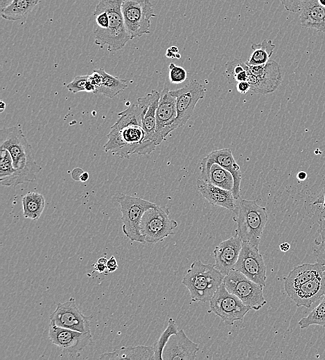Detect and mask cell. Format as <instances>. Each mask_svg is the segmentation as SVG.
<instances>
[{
	"label": "cell",
	"instance_id": "cell-1",
	"mask_svg": "<svg viewBox=\"0 0 325 360\" xmlns=\"http://www.w3.org/2000/svg\"><path fill=\"white\" fill-rule=\"evenodd\" d=\"M153 96L152 90L139 98L137 104L130 105L118 114L117 120L107 135L105 152L128 159L133 154H150L155 150L157 145L153 142L146 141V132L142 127L143 116Z\"/></svg>",
	"mask_w": 325,
	"mask_h": 360
},
{
	"label": "cell",
	"instance_id": "cell-2",
	"mask_svg": "<svg viewBox=\"0 0 325 360\" xmlns=\"http://www.w3.org/2000/svg\"><path fill=\"white\" fill-rule=\"evenodd\" d=\"M0 149L9 151L16 170L3 186H17L36 179L42 168L35 161L32 146L20 127L13 126L0 130Z\"/></svg>",
	"mask_w": 325,
	"mask_h": 360
},
{
	"label": "cell",
	"instance_id": "cell-3",
	"mask_svg": "<svg viewBox=\"0 0 325 360\" xmlns=\"http://www.w3.org/2000/svg\"><path fill=\"white\" fill-rule=\"evenodd\" d=\"M233 220L237 224L236 233L242 242L258 248L261 236L268 220L265 207L256 200L241 199L233 211Z\"/></svg>",
	"mask_w": 325,
	"mask_h": 360
},
{
	"label": "cell",
	"instance_id": "cell-4",
	"mask_svg": "<svg viewBox=\"0 0 325 360\" xmlns=\"http://www.w3.org/2000/svg\"><path fill=\"white\" fill-rule=\"evenodd\" d=\"M224 277L213 264H204L196 260L187 270L182 283L188 289L191 300L206 303L223 282Z\"/></svg>",
	"mask_w": 325,
	"mask_h": 360
},
{
	"label": "cell",
	"instance_id": "cell-5",
	"mask_svg": "<svg viewBox=\"0 0 325 360\" xmlns=\"http://www.w3.org/2000/svg\"><path fill=\"white\" fill-rule=\"evenodd\" d=\"M123 1L100 0L96 4L107 13L109 26L104 30L94 29V42L102 48L106 46L109 52L121 49L130 40L121 12Z\"/></svg>",
	"mask_w": 325,
	"mask_h": 360
},
{
	"label": "cell",
	"instance_id": "cell-6",
	"mask_svg": "<svg viewBox=\"0 0 325 360\" xmlns=\"http://www.w3.org/2000/svg\"><path fill=\"white\" fill-rule=\"evenodd\" d=\"M116 200L121 208L123 233L132 241L145 243L140 230L141 218L147 210L157 205L140 197L123 193L117 194Z\"/></svg>",
	"mask_w": 325,
	"mask_h": 360
},
{
	"label": "cell",
	"instance_id": "cell-7",
	"mask_svg": "<svg viewBox=\"0 0 325 360\" xmlns=\"http://www.w3.org/2000/svg\"><path fill=\"white\" fill-rule=\"evenodd\" d=\"M177 222L170 218V211L166 206H157L147 210L140 223V230L146 242L155 244L162 242L170 235Z\"/></svg>",
	"mask_w": 325,
	"mask_h": 360
},
{
	"label": "cell",
	"instance_id": "cell-8",
	"mask_svg": "<svg viewBox=\"0 0 325 360\" xmlns=\"http://www.w3.org/2000/svg\"><path fill=\"white\" fill-rule=\"evenodd\" d=\"M121 12L130 40L150 33V19L156 14L149 0H123Z\"/></svg>",
	"mask_w": 325,
	"mask_h": 360
},
{
	"label": "cell",
	"instance_id": "cell-9",
	"mask_svg": "<svg viewBox=\"0 0 325 360\" xmlns=\"http://www.w3.org/2000/svg\"><path fill=\"white\" fill-rule=\"evenodd\" d=\"M223 284L230 293L236 296L251 309L258 311L267 303L263 296V287L240 271L235 269L230 271L225 276Z\"/></svg>",
	"mask_w": 325,
	"mask_h": 360
},
{
	"label": "cell",
	"instance_id": "cell-10",
	"mask_svg": "<svg viewBox=\"0 0 325 360\" xmlns=\"http://www.w3.org/2000/svg\"><path fill=\"white\" fill-rule=\"evenodd\" d=\"M209 307L212 312L228 325L243 321L251 309L236 296L230 293L223 282L209 300Z\"/></svg>",
	"mask_w": 325,
	"mask_h": 360
},
{
	"label": "cell",
	"instance_id": "cell-11",
	"mask_svg": "<svg viewBox=\"0 0 325 360\" xmlns=\"http://www.w3.org/2000/svg\"><path fill=\"white\" fill-rule=\"evenodd\" d=\"M170 93L176 99L177 116L175 125L177 128L184 125L190 119L197 102L204 98L206 89L203 84L193 80L177 90H170Z\"/></svg>",
	"mask_w": 325,
	"mask_h": 360
},
{
	"label": "cell",
	"instance_id": "cell-12",
	"mask_svg": "<svg viewBox=\"0 0 325 360\" xmlns=\"http://www.w3.org/2000/svg\"><path fill=\"white\" fill-rule=\"evenodd\" d=\"M247 81L250 90L256 93H273L282 81L280 66L274 60L259 66H249Z\"/></svg>",
	"mask_w": 325,
	"mask_h": 360
},
{
	"label": "cell",
	"instance_id": "cell-13",
	"mask_svg": "<svg viewBox=\"0 0 325 360\" xmlns=\"http://www.w3.org/2000/svg\"><path fill=\"white\" fill-rule=\"evenodd\" d=\"M213 163H218L231 172L234 178V187L231 192L235 199H238L240 197V188L242 176L240 166L235 161L231 150L224 148L213 150L202 159L200 177L206 182H208L209 170Z\"/></svg>",
	"mask_w": 325,
	"mask_h": 360
},
{
	"label": "cell",
	"instance_id": "cell-14",
	"mask_svg": "<svg viewBox=\"0 0 325 360\" xmlns=\"http://www.w3.org/2000/svg\"><path fill=\"white\" fill-rule=\"evenodd\" d=\"M234 269L240 271L254 282L263 287L265 285L266 266L258 248L252 244L242 242L239 257Z\"/></svg>",
	"mask_w": 325,
	"mask_h": 360
},
{
	"label": "cell",
	"instance_id": "cell-15",
	"mask_svg": "<svg viewBox=\"0 0 325 360\" xmlns=\"http://www.w3.org/2000/svg\"><path fill=\"white\" fill-rule=\"evenodd\" d=\"M92 316H87L78 307L73 298L64 303H58L50 316V323L64 328L82 332H91L90 321Z\"/></svg>",
	"mask_w": 325,
	"mask_h": 360
},
{
	"label": "cell",
	"instance_id": "cell-16",
	"mask_svg": "<svg viewBox=\"0 0 325 360\" xmlns=\"http://www.w3.org/2000/svg\"><path fill=\"white\" fill-rule=\"evenodd\" d=\"M176 99L171 95L168 88L160 92V98L156 111V129L155 143L159 145L165 138L177 128Z\"/></svg>",
	"mask_w": 325,
	"mask_h": 360
},
{
	"label": "cell",
	"instance_id": "cell-17",
	"mask_svg": "<svg viewBox=\"0 0 325 360\" xmlns=\"http://www.w3.org/2000/svg\"><path fill=\"white\" fill-rule=\"evenodd\" d=\"M48 336L51 342L69 353H78L92 341L91 332H82L49 323Z\"/></svg>",
	"mask_w": 325,
	"mask_h": 360
},
{
	"label": "cell",
	"instance_id": "cell-18",
	"mask_svg": "<svg viewBox=\"0 0 325 360\" xmlns=\"http://www.w3.org/2000/svg\"><path fill=\"white\" fill-rule=\"evenodd\" d=\"M242 242L240 237L236 233L221 242L214 249L213 253L215 262L213 265L224 276L227 275L230 271L234 269L241 250Z\"/></svg>",
	"mask_w": 325,
	"mask_h": 360
},
{
	"label": "cell",
	"instance_id": "cell-19",
	"mask_svg": "<svg viewBox=\"0 0 325 360\" xmlns=\"http://www.w3.org/2000/svg\"><path fill=\"white\" fill-rule=\"evenodd\" d=\"M200 348L191 341L183 330L173 334L168 341L163 352V360H193Z\"/></svg>",
	"mask_w": 325,
	"mask_h": 360
},
{
	"label": "cell",
	"instance_id": "cell-20",
	"mask_svg": "<svg viewBox=\"0 0 325 360\" xmlns=\"http://www.w3.org/2000/svg\"><path fill=\"white\" fill-rule=\"evenodd\" d=\"M325 294V271L294 289L288 296L297 307H310Z\"/></svg>",
	"mask_w": 325,
	"mask_h": 360
},
{
	"label": "cell",
	"instance_id": "cell-21",
	"mask_svg": "<svg viewBox=\"0 0 325 360\" xmlns=\"http://www.w3.org/2000/svg\"><path fill=\"white\" fill-rule=\"evenodd\" d=\"M197 188L208 202L215 206H220L234 211L236 207L235 198L231 190H225L202 180L197 179Z\"/></svg>",
	"mask_w": 325,
	"mask_h": 360
},
{
	"label": "cell",
	"instance_id": "cell-22",
	"mask_svg": "<svg viewBox=\"0 0 325 360\" xmlns=\"http://www.w3.org/2000/svg\"><path fill=\"white\" fill-rule=\"evenodd\" d=\"M302 27L325 33V6L317 0H305L299 10Z\"/></svg>",
	"mask_w": 325,
	"mask_h": 360
},
{
	"label": "cell",
	"instance_id": "cell-23",
	"mask_svg": "<svg viewBox=\"0 0 325 360\" xmlns=\"http://www.w3.org/2000/svg\"><path fill=\"white\" fill-rule=\"evenodd\" d=\"M325 271V265L316 262L315 264L306 263L295 267L286 277L284 288L288 295L299 286Z\"/></svg>",
	"mask_w": 325,
	"mask_h": 360
},
{
	"label": "cell",
	"instance_id": "cell-24",
	"mask_svg": "<svg viewBox=\"0 0 325 360\" xmlns=\"http://www.w3.org/2000/svg\"><path fill=\"white\" fill-rule=\"evenodd\" d=\"M155 350L153 345L130 346L121 348L111 352L100 355V359H131V360H154Z\"/></svg>",
	"mask_w": 325,
	"mask_h": 360
},
{
	"label": "cell",
	"instance_id": "cell-25",
	"mask_svg": "<svg viewBox=\"0 0 325 360\" xmlns=\"http://www.w3.org/2000/svg\"><path fill=\"white\" fill-rule=\"evenodd\" d=\"M23 215L33 221L39 219L45 207L44 196L38 192H29L21 198Z\"/></svg>",
	"mask_w": 325,
	"mask_h": 360
},
{
	"label": "cell",
	"instance_id": "cell-26",
	"mask_svg": "<svg viewBox=\"0 0 325 360\" xmlns=\"http://www.w3.org/2000/svg\"><path fill=\"white\" fill-rule=\"evenodd\" d=\"M97 70L103 75V81L94 93L103 94L107 98H113L128 87L126 80L113 76L107 73L103 69Z\"/></svg>",
	"mask_w": 325,
	"mask_h": 360
},
{
	"label": "cell",
	"instance_id": "cell-27",
	"mask_svg": "<svg viewBox=\"0 0 325 360\" xmlns=\"http://www.w3.org/2000/svg\"><path fill=\"white\" fill-rule=\"evenodd\" d=\"M39 0H13L1 12V17L9 21H18L26 17L33 10Z\"/></svg>",
	"mask_w": 325,
	"mask_h": 360
},
{
	"label": "cell",
	"instance_id": "cell-28",
	"mask_svg": "<svg viewBox=\"0 0 325 360\" xmlns=\"http://www.w3.org/2000/svg\"><path fill=\"white\" fill-rule=\"evenodd\" d=\"M153 91L154 96L143 116L142 127L146 132V141H151L155 144L156 111L159 104L160 93L155 89H153Z\"/></svg>",
	"mask_w": 325,
	"mask_h": 360
},
{
	"label": "cell",
	"instance_id": "cell-29",
	"mask_svg": "<svg viewBox=\"0 0 325 360\" xmlns=\"http://www.w3.org/2000/svg\"><path fill=\"white\" fill-rule=\"evenodd\" d=\"M274 48L275 45L271 39H265L260 43H253L251 46L253 51L246 63L249 66H259L267 63Z\"/></svg>",
	"mask_w": 325,
	"mask_h": 360
},
{
	"label": "cell",
	"instance_id": "cell-30",
	"mask_svg": "<svg viewBox=\"0 0 325 360\" xmlns=\"http://www.w3.org/2000/svg\"><path fill=\"white\" fill-rule=\"evenodd\" d=\"M225 75L229 84L247 81L249 65L240 59H234L225 64Z\"/></svg>",
	"mask_w": 325,
	"mask_h": 360
},
{
	"label": "cell",
	"instance_id": "cell-31",
	"mask_svg": "<svg viewBox=\"0 0 325 360\" xmlns=\"http://www.w3.org/2000/svg\"><path fill=\"white\" fill-rule=\"evenodd\" d=\"M208 183L231 191L234 187V178L230 172L218 163H213L209 170Z\"/></svg>",
	"mask_w": 325,
	"mask_h": 360
},
{
	"label": "cell",
	"instance_id": "cell-32",
	"mask_svg": "<svg viewBox=\"0 0 325 360\" xmlns=\"http://www.w3.org/2000/svg\"><path fill=\"white\" fill-rule=\"evenodd\" d=\"M178 332L177 325L175 320L170 318L168 326L160 335L158 340L153 345L155 350L154 360H163L164 349L170 337Z\"/></svg>",
	"mask_w": 325,
	"mask_h": 360
},
{
	"label": "cell",
	"instance_id": "cell-33",
	"mask_svg": "<svg viewBox=\"0 0 325 360\" xmlns=\"http://www.w3.org/2000/svg\"><path fill=\"white\" fill-rule=\"evenodd\" d=\"M298 325L301 329L307 328L312 325H319L325 327V298H323L307 316L302 318Z\"/></svg>",
	"mask_w": 325,
	"mask_h": 360
},
{
	"label": "cell",
	"instance_id": "cell-34",
	"mask_svg": "<svg viewBox=\"0 0 325 360\" xmlns=\"http://www.w3.org/2000/svg\"><path fill=\"white\" fill-rule=\"evenodd\" d=\"M12 159L9 151L0 149V181L1 185L8 181L15 174Z\"/></svg>",
	"mask_w": 325,
	"mask_h": 360
},
{
	"label": "cell",
	"instance_id": "cell-35",
	"mask_svg": "<svg viewBox=\"0 0 325 360\" xmlns=\"http://www.w3.org/2000/svg\"><path fill=\"white\" fill-rule=\"evenodd\" d=\"M169 69V79L173 84H179L184 82L187 77L186 70L179 66L170 63Z\"/></svg>",
	"mask_w": 325,
	"mask_h": 360
},
{
	"label": "cell",
	"instance_id": "cell-36",
	"mask_svg": "<svg viewBox=\"0 0 325 360\" xmlns=\"http://www.w3.org/2000/svg\"><path fill=\"white\" fill-rule=\"evenodd\" d=\"M89 75H78L75 77L74 80L67 84V89L76 93L81 91H85V84L88 80Z\"/></svg>",
	"mask_w": 325,
	"mask_h": 360
},
{
	"label": "cell",
	"instance_id": "cell-37",
	"mask_svg": "<svg viewBox=\"0 0 325 360\" xmlns=\"http://www.w3.org/2000/svg\"><path fill=\"white\" fill-rule=\"evenodd\" d=\"M286 10L292 12H299L301 6L305 0H279Z\"/></svg>",
	"mask_w": 325,
	"mask_h": 360
},
{
	"label": "cell",
	"instance_id": "cell-38",
	"mask_svg": "<svg viewBox=\"0 0 325 360\" xmlns=\"http://www.w3.org/2000/svg\"><path fill=\"white\" fill-rule=\"evenodd\" d=\"M318 248L315 249L316 262L325 265V243L317 244Z\"/></svg>",
	"mask_w": 325,
	"mask_h": 360
},
{
	"label": "cell",
	"instance_id": "cell-39",
	"mask_svg": "<svg viewBox=\"0 0 325 360\" xmlns=\"http://www.w3.org/2000/svg\"><path fill=\"white\" fill-rule=\"evenodd\" d=\"M88 80L97 89L102 83L103 75L97 69H95L92 74L89 75Z\"/></svg>",
	"mask_w": 325,
	"mask_h": 360
},
{
	"label": "cell",
	"instance_id": "cell-40",
	"mask_svg": "<svg viewBox=\"0 0 325 360\" xmlns=\"http://www.w3.org/2000/svg\"><path fill=\"white\" fill-rule=\"evenodd\" d=\"M318 222V233L319 235V242H317V244L325 243V215L322 216L319 219Z\"/></svg>",
	"mask_w": 325,
	"mask_h": 360
},
{
	"label": "cell",
	"instance_id": "cell-41",
	"mask_svg": "<svg viewBox=\"0 0 325 360\" xmlns=\"http://www.w3.org/2000/svg\"><path fill=\"white\" fill-rule=\"evenodd\" d=\"M107 260L105 257L98 258L96 263L93 264L94 270L99 273H103L107 269Z\"/></svg>",
	"mask_w": 325,
	"mask_h": 360
},
{
	"label": "cell",
	"instance_id": "cell-42",
	"mask_svg": "<svg viewBox=\"0 0 325 360\" xmlns=\"http://www.w3.org/2000/svg\"><path fill=\"white\" fill-rule=\"evenodd\" d=\"M313 205L317 206L325 211V186L322 188L315 201H314Z\"/></svg>",
	"mask_w": 325,
	"mask_h": 360
},
{
	"label": "cell",
	"instance_id": "cell-43",
	"mask_svg": "<svg viewBox=\"0 0 325 360\" xmlns=\"http://www.w3.org/2000/svg\"><path fill=\"white\" fill-rule=\"evenodd\" d=\"M166 56L168 58L179 59L181 57L179 49L176 46H172L166 50Z\"/></svg>",
	"mask_w": 325,
	"mask_h": 360
},
{
	"label": "cell",
	"instance_id": "cell-44",
	"mask_svg": "<svg viewBox=\"0 0 325 360\" xmlns=\"http://www.w3.org/2000/svg\"><path fill=\"white\" fill-rule=\"evenodd\" d=\"M236 89L241 94H245L250 90V84L248 81H242L236 83Z\"/></svg>",
	"mask_w": 325,
	"mask_h": 360
},
{
	"label": "cell",
	"instance_id": "cell-45",
	"mask_svg": "<svg viewBox=\"0 0 325 360\" xmlns=\"http://www.w3.org/2000/svg\"><path fill=\"white\" fill-rule=\"evenodd\" d=\"M117 260L114 255H112L107 262V269L109 272L112 273L118 269Z\"/></svg>",
	"mask_w": 325,
	"mask_h": 360
},
{
	"label": "cell",
	"instance_id": "cell-46",
	"mask_svg": "<svg viewBox=\"0 0 325 360\" xmlns=\"http://www.w3.org/2000/svg\"><path fill=\"white\" fill-rule=\"evenodd\" d=\"M96 89V87L93 84H91L89 80H87L85 84V91L94 93Z\"/></svg>",
	"mask_w": 325,
	"mask_h": 360
},
{
	"label": "cell",
	"instance_id": "cell-47",
	"mask_svg": "<svg viewBox=\"0 0 325 360\" xmlns=\"http://www.w3.org/2000/svg\"><path fill=\"white\" fill-rule=\"evenodd\" d=\"M80 170V168H75L72 172H71V177L75 180H78L80 179V177L81 174L83 172L82 170H81L80 172H78Z\"/></svg>",
	"mask_w": 325,
	"mask_h": 360
},
{
	"label": "cell",
	"instance_id": "cell-48",
	"mask_svg": "<svg viewBox=\"0 0 325 360\" xmlns=\"http://www.w3.org/2000/svg\"><path fill=\"white\" fill-rule=\"evenodd\" d=\"M12 1L13 0H0L1 11L8 7Z\"/></svg>",
	"mask_w": 325,
	"mask_h": 360
},
{
	"label": "cell",
	"instance_id": "cell-49",
	"mask_svg": "<svg viewBox=\"0 0 325 360\" xmlns=\"http://www.w3.org/2000/svg\"><path fill=\"white\" fill-rule=\"evenodd\" d=\"M290 248V245L288 242L281 243L279 246V249L283 252H287Z\"/></svg>",
	"mask_w": 325,
	"mask_h": 360
},
{
	"label": "cell",
	"instance_id": "cell-50",
	"mask_svg": "<svg viewBox=\"0 0 325 360\" xmlns=\"http://www.w3.org/2000/svg\"><path fill=\"white\" fill-rule=\"evenodd\" d=\"M297 177L300 181H304L307 178V174L304 171H300Z\"/></svg>",
	"mask_w": 325,
	"mask_h": 360
},
{
	"label": "cell",
	"instance_id": "cell-51",
	"mask_svg": "<svg viewBox=\"0 0 325 360\" xmlns=\"http://www.w3.org/2000/svg\"><path fill=\"white\" fill-rule=\"evenodd\" d=\"M89 179V174L87 172H83L79 179V181L85 182Z\"/></svg>",
	"mask_w": 325,
	"mask_h": 360
},
{
	"label": "cell",
	"instance_id": "cell-52",
	"mask_svg": "<svg viewBox=\"0 0 325 360\" xmlns=\"http://www.w3.org/2000/svg\"><path fill=\"white\" fill-rule=\"evenodd\" d=\"M0 104H1V105H0V111L3 112V110L6 108V103L4 102H3V101H1Z\"/></svg>",
	"mask_w": 325,
	"mask_h": 360
},
{
	"label": "cell",
	"instance_id": "cell-53",
	"mask_svg": "<svg viewBox=\"0 0 325 360\" xmlns=\"http://www.w3.org/2000/svg\"><path fill=\"white\" fill-rule=\"evenodd\" d=\"M318 2L323 6H325V0H317Z\"/></svg>",
	"mask_w": 325,
	"mask_h": 360
},
{
	"label": "cell",
	"instance_id": "cell-54",
	"mask_svg": "<svg viewBox=\"0 0 325 360\" xmlns=\"http://www.w3.org/2000/svg\"><path fill=\"white\" fill-rule=\"evenodd\" d=\"M39 1H41V0H39Z\"/></svg>",
	"mask_w": 325,
	"mask_h": 360
}]
</instances>
